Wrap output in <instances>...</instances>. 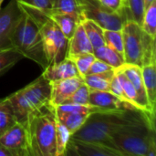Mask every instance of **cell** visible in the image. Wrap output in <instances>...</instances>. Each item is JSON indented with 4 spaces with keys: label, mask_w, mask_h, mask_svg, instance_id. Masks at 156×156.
I'll return each instance as SVG.
<instances>
[{
    "label": "cell",
    "mask_w": 156,
    "mask_h": 156,
    "mask_svg": "<svg viewBox=\"0 0 156 156\" xmlns=\"http://www.w3.org/2000/svg\"><path fill=\"white\" fill-rule=\"evenodd\" d=\"M145 116L155 118L140 110H99L88 116L84 124L72 134L70 139L110 146L109 142L117 132Z\"/></svg>",
    "instance_id": "obj_1"
},
{
    "label": "cell",
    "mask_w": 156,
    "mask_h": 156,
    "mask_svg": "<svg viewBox=\"0 0 156 156\" xmlns=\"http://www.w3.org/2000/svg\"><path fill=\"white\" fill-rule=\"evenodd\" d=\"M109 145L122 156H155L154 119L145 116L125 126L111 138Z\"/></svg>",
    "instance_id": "obj_2"
},
{
    "label": "cell",
    "mask_w": 156,
    "mask_h": 156,
    "mask_svg": "<svg viewBox=\"0 0 156 156\" xmlns=\"http://www.w3.org/2000/svg\"><path fill=\"white\" fill-rule=\"evenodd\" d=\"M24 127L31 156H56V116L50 102L30 113Z\"/></svg>",
    "instance_id": "obj_3"
},
{
    "label": "cell",
    "mask_w": 156,
    "mask_h": 156,
    "mask_svg": "<svg viewBox=\"0 0 156 156\" xmlns=\"http://www.w3.org/2000/svg\"><path fill=\"white\" fill-rule=\"evenodd\" d=\"M18 5L22 11L36 23L38 28L48 65L64 59L68 50L69 39L64 36L57 24L48 16L46 11L19 2Z\"/></svg>",
    "instance_id": "obj_4"
},
{
    "label": "cell",
    "mask_w": 156,
    "mask_h": 156,
    "mask_svg": "<svg viewBox=\"0 0 156 156\" xmlns=\"http://www.w3.org/2000/svg\"><path fill=\"white\" fill-rule=\"evenodd\" d=\"M125 63L143 67L155 63V38L145 33L142 27L128 19L122 27Z\"/></svg>",
    "instance_id": "obj_5"
},
{
    "label": "cell",
    "mask_w": 156,
    "mask_h": 156,
    "mask_svg": "<svg viewBox=\"0 0 156 156\" xmlns=\"http://www.w3.org/2000/svg\"><path fill=\"white\" fill-rule=\"evenodd\" d=\"M50 82L42 75L6 98L16 121L25 126L27 116L49 103Z\"/></svg>",
    "instance_id": "obj_6"
},
{
    "label": "cell",
    "mask_w": 156,
    "mask_h": 156,
    "mask_svg": "<svg viewBox=\"0 0 156 156\" xmlns=\"http://www.w3.org/2000/svg\"><path fill=\"white\" fill-rule=\"evenodd\" d=\"M12 44L24 58L35 61L43 69L48 66L38 28L36 23L23 11L13 33Z\"/></svg>",
    "instance_id": "obj_7"
},
{
    "label": "cell",
    "mask_w": 156,
    "mask_h": 156,
    "mask_svg": "<svg viewBox=\"0 0 156 156\" xmlns=\"http://www.w3.org/2000/svg\"><path fill=\"white\" fill-rule=\"evenodd\" d=\"M83 18L90 19L99 24L103 29L122 30L127 20L123 14L114 12L106 7L100 0H77Z\"/></svg>",
    "instance_id": "obj_8"
},
{
    "label": "cell",
    "mask_w": 156,
    "mask_h": 156,
    "mask_svg": "<svg viewBox=\"0 0 156 156\" xmlns=\"http://www.w3.org/2000/svg\"><path fill=\"white\" fill-rule=\"evenodd\" d=\"M21 15L17 0H11L3 9L0 8V51L14 48L12 37Z\"/></svg>",
    "instance_id": "obj_9"
},
{
    "label": "cell",
    "mask_w": 156,
    "mask_h": 156,
    "mask_svg": "<svg viewBox=\"0 0 156 156\" xmlns=\"http://www.w3.org/2000/svg\"><path fill=\"white\" fill-rule=\"evenodd\" d=\"M0 144L12 156H31L27 130L17 122L0 135Z\"/></svg>",
    "instance_id": "obj_10"
},
{
    "label": "cell",
    "mask_w": 156,
    "mask_h": 156,
    "mask_svg": "<svg viewBox=\"0 0 156 156\" xmlns=\"http://www.w3.org/2000/svg\"><path fill=\"white\" fill-rule=\"evenodd\" d=\"M79 156H122L121 154L103 144L69 140L65 155Z\"/></svg>",
    "instance_id": "obj_11"
},
{
    "label": "cell",
    "mask_w": 156,
    "mask_h": 156,
    "mask_svg": "<svg viewBox=\"0 0 156 156\" xmlns=\"http://www.w3.org/2000/svg\"><path fill=\"white\" fill-rule=\"evenodd\" d=\"M115 69H118L121 72H122L132 82V84L133 85L134 89L137 91L142 109L147 113H149L150 115H152L153 117H155V112L152 111L147 95H146L144 80H143V74H142V67L134 65V64L123 63L122 66H120L119 68Z\"/></svg>",
    "instance_id": "obj_12"
},
{
    "label": "cell",
    "mask_w": 156,
    "mask_h": 156,
    "mask_svg": "<svg viewBox=\"0 0 156 156\" xmlns=\"http://www.w3.org/2000/svg\"><path fill=\"white\" fill-rule=\"evenodd\" d=\"M83 83L81 77H73L50 82V99L52 106L65 103L76 90Z\"/></svg>",
    "instance_id": "obj_13"
},
{
    "label": "cell",
    "mask_w": 156,
    "mask_h": 156,
    "mask_svg": "<svg viewBox=\"0 0 156 156\" xmlns=\"http://www.w3.org/2000/svg\"><path fill=\"white\" fill-rule=\"evenodd\" d=\"M89 104L102 110H138L132 104L122 101L111 91L90 90Z\"/></svg>",
    "instance_id": "obj_14"
},
{
    "label": "cell",
    "mask_w": 156,
    "mask_h": 156,
    "mask_svg": "<svg viewBox=\"0 0 156 156\" xmlns=\"http://www.w3.org/2000/svg\"><path fill=\"white\" fill-rule=\"evenodd\" d=\"M42 76L49 82L73 77H80L75 63L68 58H65L59 62L48 65L44 69Z\"/></svg>",
    "instance_id": "obj_15"
},
{
    "label": "cell",
    "mask_w": 156,
    "mask_h": 156,
    "mask_svg": "<svg viewBox=\"0 0 156 156\" xmlns=\"http://www.w3.org/2000/svg\"><path fill=\"white\" fill-rule=\"evenodd\" d=\"M87 53H93V48L81 23H79L72 37L69 39L66 58H71L75 56Z\"/></svg>",
    "instance_id": "obj_16"
},
{
    "label": "cell",
    "mask_w": 156,
    "mask_h": 156,
    "mask_svg": "<svg viewBox=\"0 0 156 156\" xmlns=\"http://www.w3.org/2000/svg\"><path fill=\"white\" fill-rule=\"evenodd\" d=\"M142 74L146 95L149 101L150 107L155 112L156 103V72L155 63L147 64L142 67Z\"/></svg>",
    "instance_id": "obj_17"
},
{
    "label": "cell",
    "mask_w": 156,
    "mask_h": 156,
    "mask_svg": "<svg viewBox=\"0 0 156 156\" xmlns=\"http://www.w3.org/2000/svg\"><path fill=\"white\" fill-rule=\"evenodd\" d=\"M114 73L115 69L101 74H86L82 79L90 90L110 91V85Z\"/></svg>",
    "instance_id": "obj_18"
},
{
    "label": "cell",
    "mask_w": 156,
    "mask_h": 156,
    "mask_svg": "<svg viewBox=\"0 0 156 156\" xmlns=\"http://www.w3.org/2000/svg\"><path fill=\"white\" fill-rule=\"evenodd\" d=\"M47 14L57 24V26L59 27V29L64 34V36L68 39H69L72 37L76 29V27L80 22H78L74 17H72L68 14L58 12L53 9L49 12H47Z\"/></svg>",
    "instance_id": "obj_19"
},
{
    "label": "cell",
    "mask_w": 156,
    "mask_h": 156,
    "mask_svg": "<svg viewBox=\"0 0 156 156\" xmlns=\"http://www.w3.org/2000/svg\"><path fill=\"white\" fill-rule=\"evenodd\" d=\"M89 115L90 114H85V113L63 112L55 110L56 119L69 131L71 136L84 124Z\"/></svg>",
    "instance_id": "obj_20"
},
{
    "label": "cell",
    "mask_w": 156,
    "mask_h": 156,
    "mask_svg": "<svg viewBox=\"0 0 156 156\" xmlns=\"http://www.w3.org/2000/svg\"><path fill=\"white\" fill-rule=\"evenodd\" d=\"M80 23L86 32L89 40L91 43L93 50L105 45L104 37H103L104 29L99 24H97L93 20L86 19V18H84Z\"/></svg>",
    "instance_id": "obj_21"
},
{
    "label": "cell",
    "mask_w": 156,
    "mask_h": 156,
    "mask_svg": "<svg viewBox=\"0 0 156 156\" xmlns=\"http://www.w3.org/2000/svg\"><path fill=\"white\" fill-rule=\"evenodd\" d=\"M93 55L96 58L104 61L105 63L112 67L114 69L122 66L123 63H125L124 57L122 55H121L120 53L109 48L106 45L94 49Z\"/></svg>",
    "instance_id": "obj_22"
},
{
    "label": "cell",
    "mask_w": 156,
    "mask_h": 156,
    "mask_svg": "<svg viewBox=\"0 0 156 156\" xmlns=\"http://www.w3.org/2000/svg\"><path fill=\"white\" fill-rule=\"evenodd\" d=\"M126 18L138 23L142 27L144 14V0H123Z\"/></svg>",
    "instance_id": "obj_23"
},
{
    "label": "cell",
    "mask_w": 156,
    "mask_h": 156,
    "mask_svg": "<svg viewBox=\"0 0 156 156\" xmlns=\"http://www.w3.org/2000/svg\"><path fill=\"white\" fill-rule=\"evenodd\" d=\"M23 55L15 48H10L0 51V76L8 71L18 61L23 58Z\"/></svg>",
    "instance_id": "obj_24"
},
{
    "label": "cell",
    "mask_w": 156,
    "mask_h": 156,
    "mask_svg": "<svg viewBox=\"0 0 156 156\" xmlns=\"http://www.w3.org/2000/svg\"><path fill=\"white\" fill-rule=\"evenodd\" d=\"M53 10L68 14L80 23L84 19L77 0H57Z\"/></svg>",
    "instance_id": "obj_25"
},
{
    "label": "cell",
    "mask_w": 156,
    "mask_h": 156,
    "mask_svg": "<svg viewBox=\"0 0 156 156\" xmlns=\"http://www.w3.org/2000/svg\"><path fill=\"white\" fill-rule=\"evenodd\" d=\"M70 138L69 131L56 119V156L65 155Z\"/></svg>",
    "instance_id": "obj_26"
},
{
    "label": "cell",
    "mask_w": 156,
    "mask_h": 156,
    "mask_svg": "<svg viewBox=\"0 0 156 156\" xmlns=\"http://www.w3.org/2000/svg\"><path fill=\"white\" fill-rule=\"evenodd\" d=\"M115 73L122 84V90H123V92L126 96V98L128 99V101L138 110H141V111H144L141 107V104H140V101H139V97H138V94H137V91L136 90L134 89L133 85L132 84V82L129 80V79L122 73L121 72L120 70L118 69H115Z\"/></svg>",
    "instance_id": "obj_27"
},
{
    "label": "cell",
    "mask_w": 156,
    "mask_h": 156,
    "mask_svg": "<svg viewBox=\"0 0 156 156\" xmlns=\"http://www.w3.org/2000/svg\"><path fill=\"white\" fill-rule=\"evenodd\" d=\"M16 122L12 107L6 98L0 101V135Z\"/></svg>",
    "instance_id": "obj_28"
},
{
    "label": "cell",
    "mask_w": 156,
    "mask_h": 156,
    "mask_svg": "<svg viewBox=\"0 0 156 156\" xmlns=\"http://www.w3.org/2000/svg\"><path fill=\"white\" fill-rule=\"evenodd\" d=\"M143 30L147 33L153 38H155L156 36V1H154L145 10L144 14Z\"/></svg>",
    "instance_id": "obj_29"
},
{
    "label": "cell",
    "mask_w": 156,
    "mask_h": 156,
    "mask_svg": "<svg viewBox=\"0 0 156 156\" xmlns=\"http://www.w3.org/2000/svg\"><path fill=\"white\" fill-rule=\"evenodd\" d=\"M103 37L106 46L123 56V38L122 30L104 29Z\"/></svg>",
    "instance_id": "obj_30"
},
{
    "label": "cell",
    "mask_w": 156,
    "mask_h": 156,
    "mask_svg": "<svg viewBox=\"0 0 156 156\" xmlns=\"http://www.w3.org/2000/svg\"><path fill=\"white\" fill-rule=\"evenodd\" d=\"M55 110L63 112H73V113H85L90 114L91 112H97L99 110H102L97 107H93L90 104H77V103H62L57 106H53Z\"/></svg>",
    "instance_id": "obj_31"
},
{
    "label": "cell",
    "mask_w": 156,
    "mask_h": 156,
    "mask_svg": "<svg viewBox=\"0 0 156 156\" xmlns=\"http://www.w3.org/2000/svg\"><path fill=\"white\" fill-rule=\"evenodd\" d=\"M95 56L93 55V53H87V54H81V55H78L75 56L73 58H71L70 59L75 63L76 68L80 73V76L82 78L83 76H85L88 71L89 69L90 68L92 62L95 60Z\"/></svg>",
    "instance_id": "obj_32"
},
{
    "label": "cell",
    "mask_w": 156,
    "mask_h": 156,
    "mask_svg": "<svg viewBox=\"0 0 156 156\" xmlns=\"http://www.w3.org/2000/svg\"><path fill=\"white\" fill-rule=\"evenodd\" d=\"M89 95H90V90L87 87V85L83 82L65 103H77V104L88 105Z\"/></svg>",
    "instance_id": "obj_33"
},
{
    "label": "cell",
    "mask_w": 156,
    "mask_h": 156,
    "mask_svg": "<svg viewBox=\"0 0 156 156\" xmlns=\"http://www.w3.org/2000/svg\"><path fill=\"white\" fill-rule=\"evenodd\" d=\"M110 91H111L112 93H113L115 96H117V97H118L120 100H122V101L132 104V103L128 101V99L126 98V96H125V94H124V92H123L122 84H121V82H120V80H119V79H118V77H117V75H116V73H114V76H113V78H112V81H111ZM132 105H133V104H132Z\"/></svg>",
    "instance_id": "obj_34"
},
{
    "label": "cell",
    "mask_w": 156,
    "mask_h": 156,
    "mask_svg": "<svg viewBox=\"0 0 156 156\" xmlns=\"http://www.w3.org/2000/svg\"><path fill=\"white\" fill-rule=\"evenodd\" d=\"M21 4H25L46 12H49L53 9L54 5L51 0H17Z\"/></svg>",
    "instance_id": "obj_35"
},
{
    "label": "cell",
    "mask_w": 156,
    "mask_h": 156,
    "mask_svg": "<svg viewBox=\"0 0 156 156\" xmlns=\"http://www.w3.org/2000/svg\"><path fill=\"white\" fill-rule=\"evenodd\" d=\"M114 69L105 63L104 61L95 58V60L92 62L90 68L89 69V71L87 74H101V73H105L111 70H113Z\"/></svg>",
    "instance_id": "obj_36"
},
{
    "label": "cell",
    "mask_w": 156,
    "mask_h": 156,
    "mask_svg": "<svg viewBox=\"0 0 156 156\" xmlns=\"http://www.w3.org/2000/svg\"><path fill=\"white\" fill-rule=\"evenodd\" d=\"M100 1L109 9L120 14H123L126 16L124 11L123 0H100Z\"/></svg>",
    "instance_id": "obj_37"
},
{
    "label": "cell",
    "mask_w": 156,
    "mask_h": 156,
    "mask_svg": "<svg viewBox=\"0 0 156 156\" xmlns=\"http://www.w3.org/2000/svg\"><path fill=\"white\" fill-rule=\"evenodd\" d=\"M0 156H12V154L7 149H5L3 145L0 144Z\"/></svg>",
    "instance_id": "obj_38"
},
{
    "label": "cell",
    "mask_w": 156,
    "mask_h": 156,
    "mask_svg": "<svg viewBox=\"0 0 156 156\" xmlns=\"http://www.w3.org/2000/svg\"><path fill=\"white\" fill-rule=\"evenodd\" d=\"M154 1H155V0H144V9H146Z\"/></svg>",
    "instance_id": "obj_39"
},
{
    "label": "cell",
    "mask_w": 156,
    "mask_h": 156,
    "mask_svg": "<svg viewBox=\"0 0 156 156\" xmlns=\"http://www.w3.org/2000/svg\"><path fill=\"white\" fill-rule=\"evenodd\" d=\"M51 2H52V4H53V5H55V4H56V2H57V0H51Z\"/></svg>",
    "instance_id": "obj_40"
},
{
    "label": "cell",
    "mask_w": 156,
    "mask_h": 156,
    "mask_svg": "<svg viewBox=\"0 0 156 156\" xmlns=\"http://www.w3.org/2000/svg\"><path fill=\"white\" fill-rule=\"evenodd\" d=\"M4 0H0V8H1V5H2V3H3Z\"/></svg>",
    "instance_id": "obj_41"
}]
</instances>
